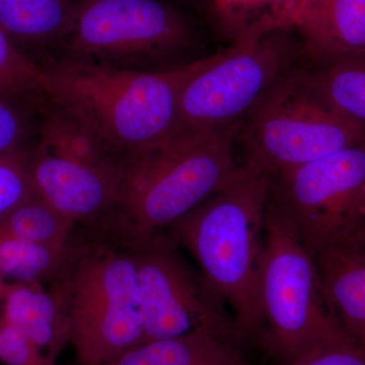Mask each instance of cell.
Here are the masks:
<instances>
[{
    "label": "cell",
    "instance_id": "1",
    "mask_svg": "<svg viewBox=\"0 0 365 365\" xmlns=\"http://www.w3.org/2000/svg\"><path fill=\"white\" fill-rule=\"evenodd\" d=\"M200 59L160 72L127 71L57 56L37 64L41 90L48 101L126 158L181 132L182 86Z\"/></svg>",
    "mask_w": 365,
    "mask_h": 365
},
{
    "label": "cell",
    "instance_id": "2",
    "mask_svg": "<svg viewBox=\"0 0 365 365\" xmlns=\"http://www.w3.org/2000/svg\"><path fill=\"white\" fill-rule=\"evenodd\" d=\"M269 184L268 175L245 168L227 188L165 230L222 295L242 339L259 340L264 329L261 279Z\"/></svg>",
    "mask_w": 365,
    "mask_h": 365
},
{
    "label": "cell",
    "instance_id": "3",
    "mask_svg": "<svg viewBox=\"0 0 365 365\" xmlns=\"http://www.w3.org/2000/svg\"><path fill=\"white\" fill-rule=\"evenodd\" d=\"M239 127L180 132L125 158L110 232L124 237L163 232L227 188L245 170L235 158Z\"/></svg>",
    "mask_w": 365,
    "mask_h": 365
},
{
    "label": "cell",
    "instance_id": "4",
    "mask_svg": "<svg viewBox=\"0 0 365 365\" xmlns=\"http://www.w3.org/2000/svg\"><path fill=\"white\" fill-rule=\"evenodd\" d=\"M261 300L264 329L259 341L287 365L314 348L353 343L334 313L314 255L289 220L268 202Z\"/></svg>",
    "mask_w": 365,
    "mask_h": 365
},
{
    "label": "cell",
    "instance_id": "5",
    "mask_svg": "<svg viewBox=\"0 0 365 365\" xmlns=\"http://www.w3.org/2000/svg\"><path fill=\"white\" fill-rule=\"evenodd\" d=\"M189 19L162 0H76L71 32L57 57L143 72L202 58Z\"/></svg>",
    "mask_w": 365,
    "mask_h": 365
},
{
    "label": "cell",
    "instance_id": "6",
    "mask_svg": "<svg viewBox=\"0 0 365 365\" xmlns=\"http://www.w3.org/2000/svg\"><path fill=\"white\" fill-rule=\"evenodd\" d=\"M302 60L304 49L290 29L245 36L202 57L182 86L181 132L240 126Z\"/></svg>",
    "mask_w": 365,
    "mask_h": 365
},
{
    "label": "cell",
    "instance_id": "7",
    "mask_svg": "<svg viewBox=\"0 0 365 365\" xmlns=\"http://www.w3.org/2000/svg\"><path fill=\"white\" fill-rule=\"evenodd\" d=\"M121 247L83 250L64 282L69 342L81 365H106L143 344L136 261Z\"/></svg>",
    "mask_w": 365,
    "mask_h": 365
},
{
    "label": "cell",
    "instance_id": "8",
    "mask_svg": "<svg viewBox=\"0 0 365 365\" xmlns=\"http://www.w3.org/2000/svg\"><path fill=\"white\" fill-rule=\"evenodd\" d=\"M299 66L240 125L237 144L247 169L272 176L365 140L364 129L324 104Z\"/></svg>",
    "mask_w": 365,
    "mask_h": 365
},
{
    "label": "cell",
    "instance_id": "9",
    "mask_svg": "<svg viewBox=\"0 0 365 365\" xmlns=\"http://www.w3.org/2000/svg\"><path fill=\"white\" fill-rule=\"evenodd\" d=\"M124 237L136 261L143 343L192 332L244 340L227 302L172 237L157 232Z\"/></svg>",
    "mask_w": 365,
    "mask_h": 365
},
{
    "label": "cell",
    "instance_id": "10",
    "mask_svg": "<svg viewBox=\"0 0 365 365\" xmlns=\"http://www.w3.org/2000/svg\"><path fill=\"white\" fill-rule=\"evenodd\" d=\"M269 178L268 203L314 256L365 218V140Z\"/></svg>",
    "mask_w": 365,
    "mask_h": 365
},
{
    "label": "cell",
    "instance_id": "11",
    "mask_svg": "<svg viewBox=\"0 0 365 365\" xmlns=\"http://www.w3.org/2000/svg\"><path fill=\"white\" fill-rule=\"evenodd\" d=\"M29 158L37 195L74 223L109 230L116 209V178L37 144Z\"/></svg>",
    "mask_w": 365,
    "mask_h": 365
},
{
    "label": "cell",
    "instance_id": "12",
    "mask_svg": "<svg viewBox=\"0 0 365 365\" xmlns=\"http://www.w3.org/2000/svg\"><path fill=\"white\" fill-rule=\"evenodd\" d=\"M290 30L306 58L365 57V0H300Z\"/></svg>",
    "mask_w": 365,
    "mask_h": 365
},
{
    "label": "cell",
    "instance_id": "13",
    "mask_svg": "<svg viewBox=\"0 0 365 365\" xmlns=\"http://www.w3.org/2000/svg\"><path fill=\"white\" fill-rule=\"evenodd\" d=\"M74 16L76 0H0V28L36 63L59 49Z\"/></svg>",
    "mask_w": 365,
    "mask_h": 365
},
{
    "label": "cell",
    "instance_id": "14",
    "mask_svg": "<svg viewBox=\"0 0 365 365\" xmlns=\"http://www.w3.org/2000/svg\"><path fill=\"white\" fill-rule=\"evenodd\" d=\"M1 321L21 329L43 351L57 359L69 342V316L63 288L41 290L35 284L13 283L4 287Z\"/></svg>",
    "mask_w": 365,
    "mask_h": 365
},
{
    "label": "cell",
    "instance_id": "15",
    "mask_svg": "<svg viewBox=\"0 0 365 365\" xmlns=\"http://www.w3.org/2000/svg\"><path fill=\"white\" fill-rule=\"evenodd\" d=\"M314 258L343 330L365 351V262L340 245L319 252Z\"/></svg>",
    "mask_w": 365,
    "mask_h": 365
},
{
    "label": "cell",
    "instance_id": "16",
    "mask_svg": "<svg viewBox=\"0 0 365 365\" xmlns=\"http://www.w3.org/2000/svg\"><path fill=\"white\" fill-rule=\"evenodd\" d=\"M299 71L307 85L327 107L365 130V57H304Z\"/></svg>",
    "mask_w": 365,
    "mask_h": 365
},
{
    "label": "cell",
    "instance_id": "17",
    "mask_svg": "<svg viewBox=\"0 0 365 365\" xmlns=\"http://www.w3.org/2000/svg\"><path fill=\"white\" fill-rule=\"evenodd\" d=\"M106 365H252L237 343L203 332L150 341Z\"/></svg>",
    "mask_w": 365,
    "mask_h": 365
},
{
    "label": "cell",
    "instance_id": "18",
    "mask_svg": "<svg viewBox=\"0 0 365 365\" xmlns=\"http://www.w3.org/2000/svg\"><path fill=\"white\" fill-rule=\"evenodd\" d=\"M74 225L67 216L35 194L0 218V237L66 252Z\"/></svg>",
    "mask_w": 365,
    "mask_h": 365
},
{
    "label": "cell",
    "instance_id": "19",
    "mask_svg": "<svg viewBox=\"0 0 365 365\" xmlns=\"http://www.w3.org/2000/svg\"><path fill=\"white\" fill-rule=\"evenodd\" d=\"M300 0H212L218 25L237 38L274 29H290Z\"/></svg>",
    "mask_w": 365,
    "mask_h": 365
},
{
    "label": "cell",
    "instance_id": "20",
    "mask_svg": "<svg viewBox=\"0 0 365 365\" xmlns=\"http://www.w3.org/2000/svg\"><path fill=\"white\" fill-rule=\"evenodd\" d=\"M46 103L43 93L23 96L0 91V155L34 148Z\"/></svg>",
    "mask_w": 365,
    "mask_h": 365
},
{
    "label": "cell",
    "instance_id": "21",
    "mask_svg": "<svg viewBox=\"0 0 365 365\" xmlns=\"http://www.w3.org/2000/svg\"><path fill=\"white\" fill-rule=\"evenodd\" d=\"M64 252L0 237V280L36 284L58 268Z\"/></svg>",
    "mask_w": 365,
    "mask_h": 365
},
{
    "label": "cell",
    "instance_id": "22",
    "mask_svg": "<svg viewBox=\"0 0 365 365\" xmlns=\"http://www.w3.org/2000/svg\"><path fill=\"white\" fill-rule=\"evenodd\" d=\"M0 91L23 96L42 93L39 66L19 49L1 28Z\"/></svg>",
    "mask_w": 365,
    "mask_h": 365
},
{
    "label": "cell",
    "instance_id": "23",
    "mask_svg": "<svg viewBox=\"0 0 365 365\" xmlns=\"http://www.w3.org/2000/svg\"><path fill=\"white\" fill-rule=\"evenodd\" d=\"M30 150L0 155V218L36 194Z\"/></svg>",
    "mask_w": 365,
    "mask_h": 365
},
{
    "label": "cell",
    "instance_id": "24",
    "mask_svg": "<svg viewBox=\"0 0 365 365\" xmlns=\"http://www.w3.org/2000/svg\"><path fill=\"white\" fill-rule=\"evenodd\" d=\"M0 362L4 365H55L47 354L21 329L0 319Z\"/></svg>",
    "mask_w": 365,
    "mask_h": 365
},
{
    "label": "cell",
    "instance_id": "25",
    "mask_svg": "<svg viewBox=\"0 0 365 365\" xmlns=\"http://www.w3.org/2000/svg\"><path fill=\"white\" fill-rule=\"evenodd\" d=\"M287 365H365V351L353 343L321 346Z\"/></svg>",
    "mask_w": 365,
    "mask_h": 365
},
{
    "label": "cell",
    "instance_id": "26",
    "mask_svg": "<svg viewBox=\"0 0 365 365\" xmlns=\"http://www.w3.org/2000/svg\"><path fill=\"white\" fill-rule=\"evenodd\" d=\"M336 245H340L349 250L365 262V220L357 222Z\"/></svg>",
    "mask_w": 365,
    "mask_h": 365
},
{
    "label": "cell",
    "instance_id": "27",
    "mask_svg": "<svg viewBox=\"0 0 365 365\" xmlns=\"http://www.w3.org/2000/svg\"><path fill=\"white\" fill-rule=\"evenodd\" d=\"M4 287H6V282H4V280H0V300H2V297H4Z\"/></svg>",
    "mask_w": 365,
    "mask_h": 365
}]
</instances>
